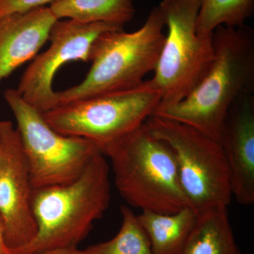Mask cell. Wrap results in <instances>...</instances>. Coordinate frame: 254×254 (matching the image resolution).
<instances>
[{
  "label": "cell",
  "mask_w": 254,
  "mask_h": 254,
  "mask_svg": "<svg viewBox=\"0 0 254 254\" xmlns=\"http://www.w3.org/2000/svg\"><path fill=\"white\" fill-rule=\"evenodd\" d=\"M49 8L57 19L105 23L121 28L135 14L134 0H55Z\"/></svg>",
  "instance_id": "15"
},
{
  "label": "cell",
  "mask_w": 254,
  "mask_h": 254,
  "mask_svg": "<svg viewBox=\"0 0 254 254\" xmlns=\"http://www.w3.org/2000/svg\"><path fill=\"white\" fill-rule=\"evenodd\" d=\"M123 28L105 23H83L58 19L51 28L48 49L35 58L16 88L28 104L42 114L58 106L53 80L64 64L89 62L95 40L105 33Z\"/></svg>",
  "instance_id": "9"
},
{
  "label": "cell",
  "mask_w": 254,
  "mask_h": 254,
  "mask_svg": "<svg viewBox=\"0 0 254 254\" xmlns=\"http://www.w3.org/2000/svg\"><path fill=\"white\" fill-rule=\"evenodd\" d=\"M0 254H11L9 249L5 244L4 232H3L1 221H0Z\"/></svg>",
  "instance_id": "20"
},
{
  "label": "cell",
  "mask_w": 254,
  "mask_h": 254,
  "mask_svg": "<svg viewBox=\"0 0 254 254\" xmlns=\"http://www.w3.org/2000/svg\"><path fill=\"white\" fill-rule=\"evenodd\" d=\"M160 100L161 93L150 79L129 89L59 105L43 115L58 133L86 138L100 148L141 127Z\"/></svg>",
  "instance_id": "5"
},
{
  "label": "cell",
  "mask_w": 254,
  "mask_h": 254,
  "mask_svg": "<svg viewBox=\"0 0 254 254\" xmlns=\"http://www.w3.org/2000/svg\"><path fill=\"white\" fill-rule=\"evenodd\" d=\"M197 32L212 36L220 26H239L252 16L254 0H199Z\"/></svg>",
  "instance_id": "16"
},
{
  "label": "cell",
  "mask_w": 254,
  "mask_h": 254,
  "mask_svg": "<svg viewBox=\"0 0 254 254\" xmlns=\"http://www.w3.org/2000/svg\"><path fill=\"white\" fill-rule=\"evenodd\" d=\"M182 254H242L227 206L213 207L198 213V220Z\"/></svg>",
  "instance_id": "14"
},
{
  "label": "cell",
  "mask_w": 254,
  "mask_h": 254,
  "mask_svg": "<svg viewBox=\"0 0 254 254\" xmlns=\"http://www.w3.org/2000/svg\"><path fill=\"white\" fill-rule=\"evenodd\" d=\"M158 7L168 33L152 78L161 93L155 112L186 98L205 76L214 57L213 36L197 32L199 0H162Z\"/></svg>",
  "instance_id": "6"
},
{
  "label": "cell",
  "mask_w": 254,
  "mask_h": 254,
  "mask_svg": "<svg viewBox=\"0 0 254 254\" xmlns=\"http://www.w3.org/2000/svg\"><path fill=\"white\" fill-rule=\"evenodd\" d=\"M214 57L193 91L153 115L185 124L220 143L232 103L254 86V33L245 24L220 26L213 34Z\"/></svg>",
  "instance_id": "1"
},
{
  "label": "cell",
  "mask_w": 254,
  "mask_h": 254,
  "mask_svg": "<svg viewBox=\"0 0 254 254\" xmlns=\"http://www.w3.org/2000/svg\"><path fill=\"white\" fill-rule=\"evenodd\" d=\"M38 254H83V251L78 248L58 249Z\"/></svg>",
  "instance_id": "19"
},
{
  "label": "cell",
  "mask_w": 254,
  "mask_h": 254,
  "mask_svg": "<svg viewBox=\"0 0 254 254\" xmlns=\"http://www.w3.org/2000/svg\"><path fill=\"white\" fill-rule=\"evenodd\" d=\"M123 222L120 231L112 240L91 246L83 254H153L148 236L137 215L128 207L120 208Z\"/></svg>",
  "instance_id": "17"
},
{
  "label": "cell",
  "mask_w": 254,
  "mask_h": 254,
  "mask_svg": "<svg viewBox=\"0 0 254 254\" xmlns=\"http://www.w3.org/2000/svg\"><path fill=\"white\" fill-rule=\"evenodd\" d=\"M220 144L226 157L232 195L239 203H254V97L241 95L230 106L222 127Z\"/></svg>",
  "instance_id": "11"
},
{
  "label": "cell",
  "mask_w": 254,
  "mask_h": 254,
  "mask_svg": "<svg viewBox=\"0 0 254 254\" xmlns=\"http://www.w3.org/2000/svg\"><path fill=\"white\" fill-rule=\"evenodd\" d=\"M110 190L109 165L100 152L71 183L33 190L32 209L36 235L12 254L77 248L91 231L93 222L108 210Z\"/></svg>",
  "instance_id": "2"
},
{
  "label": "cell",
  "mask_w": 254,
  "mask_h": 254,
  "mask_svg": "<svg viewBox=\"0 0 254 254\" xmlns=\"http://www.w3.org/2000/svg\"><path fill=\"white\" fill-rule=\"evenodd\" d=\"M55 0H0V18L46 6Z\"/></svg>",
  "instance_id": "18"
},
{
  "label": "cell",
  "mask_w": 254,
  "mask_h": 254,
  "mask_svg": "<svg viewBox=\"0 0 254 254\" xmlns=\"http://www.w3.org/2000/svg\"><path fill=\"white\" fill-rule=\"evenodd\" d=\"M4 97L16 121L33 190L71 183L101 152L94 142L55 131L16 88L6 89Z\"/></svg>",
  "instance_id": "7"
},
{
  "label": "cell",
  "mask_w": 254,
  "mask_h": 254,
  "mask_svg": "<svg viewBox=\"0 0 254 254\" xmlns=\"http://www.w3.org/2000/svg\"><path fill=\"white\" fill-rule=\"evenodd\" d=\"M145 124L173 150L182 190L190 207L200 213L230 205L231 178L219 142L193 127L161 117L152 115Z\"/></svg>",
  "instance_id": "8"
},
{
  "label": "cell",
  "mask_w": 254,
  "mask_h": 254,
  "mask_svg": "<svg viewBox=\"0 0 254 254\" xmlns=\"http://www.w3.org/2000/svg\"><path fill=\"white\" fill-rule=\"evenodd\" d=\"M198 217V212L190 206L174 213L142 210L137 215L153 254H182Z\"/></svg>",
  "instance_id": "13"
},
{
  "label": "cell",
  "mask_w": 254,
  "mask_h": 254,
  "mask_svg": "<svg viewBox=\"0 0 254 254\" xmlns=\"http://www.w3.org/2000/svg\"><path fill=\"white\" fill-rule=\"evenodd\" d=\"M57 20L47 6L0 18V85L36 56Z\"/></svg>",
  "instance_id": "12"
},
{
  "label": "cell",
  "mask_w": 254,
  "mask_h": 254,
  "mask_svg": "<svg viewBox=\"0 0 254 254\" xmlns=\"http://www.w3.org/2000/svg\"><path fill=\"white\" fill-rule=\"evenodd\" d=\"M165 22L158 6L136 31L105 32L92 46L91 66L76 86L56 91L58 106L138 86L154 71L165 42Z\"/></svg>",
  "instance_id": "4"
},
{
  "label": "cell",
  "mask_w": 254,
  "mask_h": 254,
  "mask_svg": "<svg viewBox=\"0 0 254 254\" xmlns=\"http://www.w3.org/2000/svg\"><path fill=\"white\" fill-rule=\"evenodd\" d=\"M31 177L17 130L9 121L0 122V221L10 253L36 237L32 209Z\"/></svg>",
  "instance_id": "10"
},
{
  "label": "cell",
  "mask_w": 254,
  "mask_h": 254,
  "mask_svg": "<svg viewBox=\"0 0 254 254\" xmlns=\"http://www.w3.org/2000/svg\"><path fill=\"white\" fill-rule=\"evenodd\" d=\"M99 148L111 161L119 193L131 206L165 214L190 206L173 150L145 123Z\"/></svg>",
  "instance_id": "3"
}]
</instances>
